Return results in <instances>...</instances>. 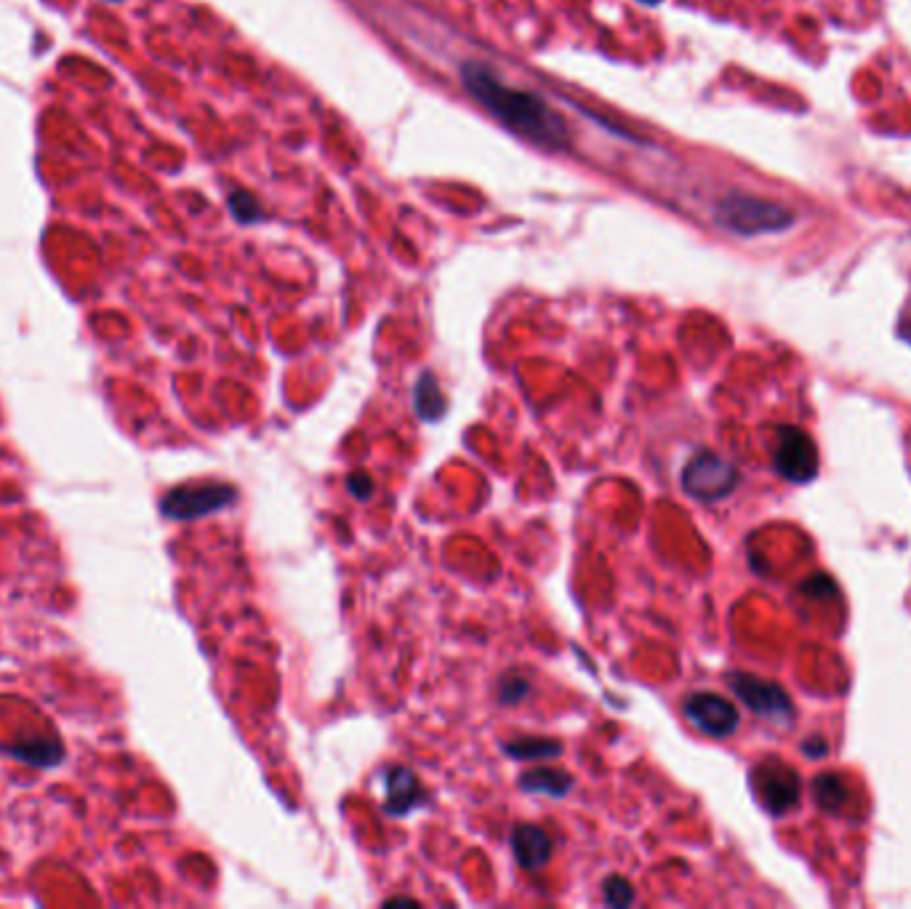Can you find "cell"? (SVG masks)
Instances as JSON below:
<instances>
[{"label": "cell", "mask_w": 911, "mask_h": 909, "mask_svg": "<svg viewBox=\"0 0 911 909\" xmlns=\"http://www.w3.org/2000/svg\"><path fill=\"white\" fill-rule=\"evenodd\" d=\"M504 752L515 760H549L563 752V744L555 739H539V736H525L515 742L504 744Z\"/></svg>", "instance_id": "obj_14"}, {"label": "cell", "mask_w": 911, "mask_h": 909, "mask_svg": "<svg viewBox=\"0 0 911 909\" xmlns=\"http://www.w3.org/2000/svg\"><path fill=\"white\" fill-rule=\"evenodd\" d=\"M645 3H658V0H645Z\"/></svg>", "instance_id": "obj_21"}, {"label": "cell", "mask_w": 911, "mask_h": 909, "mask_svg": "<svg viewBox=\"0 0 911 909\" xmlns=\"http://www.w3.org/2000/svg\"><path fill=\"white\" fill-rule=\"evenodd\" d=\"M464 86L477 102L491 110V115L512 128L515 134L525 136L536 144H544L549 150H560L571 142L565 120L531 91H517L507 86L504 80L496 78L485 64L469 62L461 70Z\"/></svg>", "instance_id": "obj_1"}, {"label": "cell", "mask_w": 911, "mask_h": 909, "mask_svg": "<svg viewBox=\"0 0 911 909\" xmlns=\"http://www.w3.org/2000/svg\"><path fill=\"white\" fill-rule=\"evenodd\" d=\"M413 408H416V414L424 422H440L448 411V400H445L443 390H440V382L435 379V374H424L419 376V382L413 387Z\"/></svg>", "instance_id": "obj_12"}, {"label": "cell", "mask_w": 911, "mask_h": 909, "mask_svg": "<svg viewBox=\"0 0 911 909\" xmlns=\"http://www.w3.org/2000/svg\"><path fill=\"white\" fill-rule=\"evenodd\" d=\"M230 208H232V214L238 216L240 222H256V219L262 216V211H259V203H256L248 192H235V195L230 198Z\"/></svg>", "instance_id": "obj_18"}, {"label": "cell", "mask_w": 911, "mask_h": 909, "mask_svg": "<svg viewBox=\"0 0 911 909\" xmlns=\"http://www.w3.org/2000/svg\"><path fill=\"white\" fill-rule=\"evenodd\" d=\"M741 472L730 459L714 451H698L682 467V488L698 502H720L738 486Z\"/></svg>", "instance_id": "obj_2"}, {"label": "cell", "mask_w": 911, "mask_h": 909, "mask_svg": "<svg viewBox=\"0 0 911 909\" xmlns=\"http://www.w3.org/2000/svg\"><path fill=\"white\" fill-rule=\"evenodd\" d=\"M733 694L749 707L752 712L762 715L765 720H773L778 726L792 723L794 707L786 691L773 680H762L749 672H733L728 678Z\"/></svg>", "instance_id": "obj_5"}, {"label": "cell", "mask_w": 911, "mask_h": 909, "mask_svg": "<svg viewBox=\"0 0 911 909\" xmlns=\"http://www.w3.org/2000/svg\"><path fill=\"white\" fill-rule=\"evenodd\" d=\"M509 843H512V854H515L517 864L528 872L547 867L549 859H552V840H549L547 830H541L536 824H517Z\"/></svg>", "instance_id": "obj_10"}, {"label": "cell", "mask_w": 911, "mask_h": 909, "mask_svg": "<svg viewBox=\"0 0 911 909\" xmlns=\"http://www.w3.org/2000/svg\"><path fill=\"white\" fill-rule=\"evenodd\" d=\"M235 499H238V488L227 486V483H216V480L184 483V486L171 488L160 499V512L171 520H198L230 507Z\"/></svg>", "instance_id": "obj_3"}, {"label": "cell", "mask_w": 911, "mask_h": 909, "mask_svg": "<svg viewBox=\"0 0 911 909\" xmlns=\"http://www.w3.org/2000/svg\"><path fill=\"white\" fill-rule=\"evenodd\" d=\"M531 694V680L520 675V672H507L499 680V702L501 704H517L523 702L525 696Z\"/></svg>", "instance_id": "obj_17"}, {"label": "cell", "mask_w": 911, "mask_h": 909, "mask_svg": "<svg viewBox=\"0 0 911 909\" xmlns=\"http://www.w3.org/2000/svg\"><path fill=\"white\" fill-rule=\"evenodd\" d=\"M752 787L757 798L770 814H786L800 800V776L797 771L778 760H768L752 771Z\"/></svg>", "instance_id": "obj_7"}, {"label": "cell", "mask_w": 911, "mask_h": 909, "mask_svg": "<svg viewBox=\"0 0 911 909\" xmlns=\"http://www.w3.org/2000/svg\"><path fill=\"white\" fill-rule=\"evenodd\" d=\"M773 464L789 483H810L818 475V448L800 427H781L773 451Z\"/></svg>", "instance_id": "obj_6"}, {"label": "cell", "mask_w": 911, "mask_h": 909, "mask_svg": "<svg viewBox=\"0 0 911 909\" xmlns=\"http://www.w3.org/2000/svg\"><path fill=\"white\" fill-rule=\"evenodd\" d=\"M347 488L352 491V494H355V499H360V502H365V499L373 494L371 478H368L365 472H355V475H349Z\"/></svg>", "instance_id": "obj_19"}, {"label": "cell", "mask_w": 911, "mask_h": 909, "mask_svg": "<svg viewBox=\"0 0 911 909\" xmlns=\"http://www.w3.org/2000/svg\"><path fill=\"white\" fill-rule=\"evenodd\" d=\"M682 710L701 734L712 736V739H725L738 728L736 704L720 694H709V691L690 694L682 704Z\"/></svg>", "instance_id": "obj_8"}, {"label": "cell", "mask_w": 911, "mask_h": 909, "mask_svg": "<svg viewBox=\"0 0 911 909\" xmlns=\"http://www.w3.org/2000/svg\"><path fill=\"white\" fill-rule=\"evenodd\" d=\"M603 899L608 907L624 909L629 904H634V888L632 883L621 875H610L608 880L603 883Z\"/></svg>", "instance_id": "obj_16"}, {"label": "cell", "mask_w": 911, "mask_h": 909, "mask_svg": "<svg viewBox=\"0 0 911 909\" xmlns=\"http://www.w3.org/2000/svg\"><path fill=\"white\" fill-rule=\"evenodd\" d=\"M520 787L533 795H547V798H565L573 787V779L560 768H533L520 776Z\"/></svg>", "instance_id": "obj_13"}, {"label": "cell", "mask_w": 911, "mask_h": 909, "mask_svg": "<svg viewBox=\"0 0 911 909\" xmlns=\"http://www.w3.org/2000/svg\"><path fill=\"white\" fill-rule=\"evenodd\" d=\"M384 790H387L384 811L389 816L411 814L413 808L424 806V800H427V792L421 787L419 776L405 766L389 768L387 774H384Z\"/></svg>", "instance_id": "obj_9"}, {"label": "cell", "mask_w": 911, "mask_h": 909, "mask_svg": "<svg viewBox=\"0 0 911 909\" xmlns=\"http://www.w3.org/2000/svg\"><path fill=\"white\" fill-rule=\"evenodd\" d=\"M384 904H387V907H392V904H411V907H419V902H413V899H389V902Z\"/></svg>", "instance_id": "obj_20"}, {"label": "cell", "mask_w": 911, "mask_h": 909, "mask_svg": "<svg viewBox=\"0 0 911 909\" xmlns=\"http://www.w3.org/2000/svg\"><path fill=\"white\" fill-rule=\"evenodd\" d=\"M720 219L725 227L741 235H757V232L781 230L789 224V211L778 203L760 198H746V195H730L720 203Z\"/></svg>", "instance_id": "obj_4"}, {"label": "cell", "mask_w": 911, "mask_h": 909, "mask_svg": "<svg viewBox=\"0 0 911 909\" xmlns=\"http://www.w3.org/2000/svg\"><path fill=\"white\" fill-rule=\"evenodd\" d=\"M107 3H118V0H107Z\"/></svg>", "instance_id": "obj_22"}, {"label": "cell", "mask_w": 911, "mask_h": 909, "mask_svg": "<svg viewBox=\"0 0 911 909\" xmlns=\"http://www.w3.org/2000/svg\"><path fill=\"white\" fill-rule=\"evenodd\" d=\"M813 790H816L818 806L824 808V811H832V814H837V811L848 803V787H845V782H842L840 776L821 774L816 779V787H813Z\"/></svg>", "instance_id": "obj_15"}, {"label": "cell", "mask_w": 911, "mask_h": 909, "mask_svg": "<svg viewBox=\"0 0 911 909\" xmlns=\"http://www.w3.org/2000/svg\"><path fill=\"white\" fill-rule=\"evenodd\" d=\"M3 752H8L11 758L22 760L27 766L38 768H54L64 758L62 744L56 742V739H46V736H40V739H19L16 744H6Z\"/></svg>", "instance_id": "obj_11"}]
</instances>
